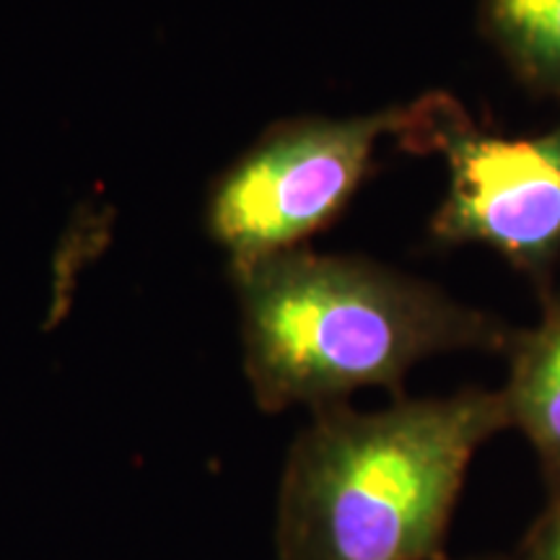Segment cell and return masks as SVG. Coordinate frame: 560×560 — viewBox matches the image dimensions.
I'll use <instances>...</instances> for the list:
<instances>
[{"instance_id":"obj_4","label":"cell","mask_w":560,"mask_h":560,"mask_svg":"<svg viewBox=\"0 0 560 560\" xmlns=\"http://www.w3.org/2000/svg\"><path fill=\"white\" fill-rule=\"evenodd\" d=\"M397 140L439 153L450 185L433 215L444 244H486L509 262L542 272L560 252V128L532 138L482 132L450 94L405 104Z\"/></svg>"},{"instance_id":"obj_6","label":"cell","mask_w":560,"mask_h":560,"mask_svg":"<svg viewBox=\"0 0 560 560\" xmlns=\"http://www.w3.org/2000/svg\"><path fill=\"white\" fill-rule=\"evenodd\" d=\"M478 21L524 83L560 100V0H480Z\"/></svg>"},{"instance_id":"obj_7","label":"cell","mask_w":560,"mask_h":560,"mask_svg":"<svg viewBox=\"0 0 560 560\" xmlns=\"http://www.w3.org/2000/svg\"><path fill=\"white\" fill-rule=\"evenodd\" d=\"M511 560H560V499L548 501Z\"/></svg>"},{"instance_id":"obj_5","label":"cell","mask_w":560,"mask_h":560,"mask_svg":"<svg viewBox=\"0 0 560 560\" xmlns=\"http://www.w3.org/2000/svg\"><path fill=\"white\" fill-rule=\"evenodd\" d=\"M509 382L501 389L509 425L540 462L548 501L560 499V296L548 299L537 327L511 335Z\"/></svg>"},{"instance_id":"obj_8","label":"cell","mask_w":560,"mask_h":560,"mask_svg":"<svg viewBox=\"0 0 560 560\" xmlns=\"http://www.w3.org/2000/svg\"><path fill=\"white\" fill-rule=\"evenodd\" d=\"M467 560H511V556H475V558H467Z\"/></svg>"},{"instance_id":"obj_2","label":"cell","mask_w":560,"mask_h":560,"mask_svg":"<svg viewBox=\"0 0 560 560\" xmlns=\"http://www.w3.org/2000/svg\"><path fill=\"white\" fill-rule=\"evenodd\" d=\"M244 374L265 412L402 397L408 371L452 350H506L501 322L384 265L291 249L236 268Z\"/></svg>"},{"instance_id":"obj_1","label":"cell","mask_w":560,"mask_h":560,"mask_svg":"<svg viewBox=\"0 0 560 560\" xmlns=\"http://www.w3.org/2000/svg\"><path fill=\"white\" fill-rule=\"evenodd\" d=\"M511 429L501 389L397 397L376 412L314 410L278 493L280 560H450L475 454Z\"/></svg>"},{"instance_id":"obj_3","label":"cell","mask_w":560,"mask_h":560,"mask_svg":"<svg viewBox=\"0 0 560 560\" xmlns=\"http://www.w3.org/2000/svg\"><path fill=\"white\" fill-rule=\"evenodd\" d=\"M402 107L361 117H301L272 125L215 179L208 195L210 240L231 270L301 249L346 210L374 166L382 136H397Z\"/></svg>"}]
</instances>
